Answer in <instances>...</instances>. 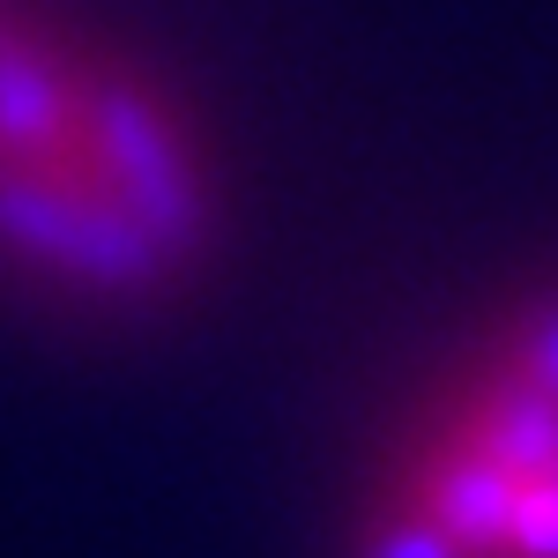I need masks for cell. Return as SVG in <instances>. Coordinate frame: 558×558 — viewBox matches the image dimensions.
<instances>
[{
    "instance_id": "obj_1",
    "label": "cell",
    "mask_w": 558,
    "mask_h": 558,
    "mask_svg": "<svg viewBox=\"0 0 558 558\" xmlns=\"http://www.w3.org/2000/svg\"><path fill=\"white\" fill-rule=\"evenodd\" d=\"M231 239V157L194 89L75 0H0V291L134 336L209 299Z\"/></svg>"
},
{
    "instance_id": "obj_2",
    "label": "cell",
    "mask_w": 558,
    "mask_h": 558,
    "mask_svg": "<svg viewBox=\"0 0 558 558\" xmlns=\"http://www.w3.org/2000/svg\"><path fill=\"white\" fill-rule=\"evenodd\" d=\"M336 558H558V276L484 313L395 410Z\"/></svg>"
}]
</instances>
